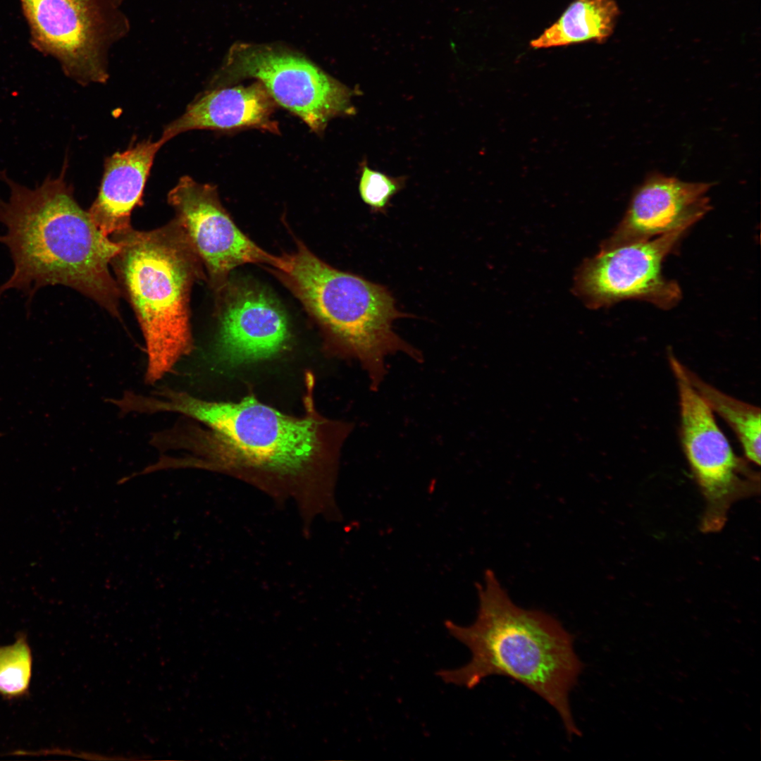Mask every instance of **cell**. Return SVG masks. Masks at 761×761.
Segmentation results:
<instances>
[{"label": "cell", "mask_w": 761, "mask_h": 761, "mask_svg": "<svg viewBox=\"0 0 761 761\" xmlns=\"http://www.w3.org/2000/svg\"><path fill=\"white\" fill-rule=\"evenodd\" d=\"M405 185V177H392L361 164L359 192L361 200L373 212L383 213L392 197Z\"/></svg>", "instance_id": "18"}, {"label": "cell", "mask_w": 761, "mask_h": 761, "mask_svg": "<svg viewBox=\"0 0 761 761\" xmlns=\"http://www.w3.org/2000/svg\"><path fill=\"white\" fill-rule=\"evenodd\" d=\"M32 45L82 85L105 83L113 45L130 33L115 0H20Z\"/></svg>", "instance_id": "6"}, {"label": "cell", "mask_w": 761, "mask_h": 761, "mask_svg": "<svg viewBox=\"0 0 761 761\" xmlns=\"http://www.w3.org/2000/svg\"><path fill=\"white\" fill-rule=\"evenodd\" d=\"M676 361L689 384L711 410L719 415L732 429L740 442L745 457L759 466L761 452L760 408L724 393L701 379L677 358Z\"/></svg>", "instance_id": "16"}, {"label": "cell", "mask_w": 761, "mask_h": 761, "mask_svg": "<svg viewBox=\"0 0 761 761\" xmlns=\"http://www.w3.org/2000/svg\"><path fill=\"white\" fill-rule=\"evenodd\" d=\"M144 408L148 413H179L206 426L180 424L158 435L160 448L192 452L168 457L170 468L230 474L278 502L291 498L307 526L319 516L340 517L335 487L351 423L322 417L310 402L305 415L295 417L252 396L239 402H212L172 389L147 397Z\"/></svg>", "instance_id": "1"}, {"label": "cell", "mask_w": 761, "mask_h": 761, "mask_svg": "<svg viewBox=\"0 0 761 761\" xmlns=\"http://www.w3.org/2000/svg\"><path fill=\"white\" fill-rule=\"evenodd\" d=\"M246 78L256 79L277 104L318 135L330 119L355 112L349 87L290 51L267 45H234L209 87H227Z\"/></svg>", "instance_id": "8"}, {"label": "cell", "mask_w": 761, "mask_h": 761, "mask_svg": "<svg viewBox=\"0 0 761 761\" xmlns=\"http://www.w3.org/2000/svg\"><path fill=\"white\" fill-rule=\"evenodd\" d=\"M168 202L175 211L174 219L205 267L216 293L225 285L236 267L271 263L273 255L260 248L235 225L223 206L216 186L184 175L168 192Z\"/></svg>", "instance_id": "10"}, {"label": "cell", "mask_w": 761, "mask_h": 761, "mask_svg": "<svg viewBox=\"0 0 761 761\" xmlns=\"http://www.w3.org/2000/svg\"><path fill=\"white\" fill-rule=\"evenodd\" d=\"M676 359L669 351L679 392L680 441L705 500L700 529L715 533L725 525L734 503L760 493V474L734 452L713 412L684 378Z\"/></svg>", "instance_id": "7"}, {"label": "cell", "mask_w": 761, "mask_h": 761, "mask_svg": "<svg viewBox=\"0 0 761 761\" xmlns=\"http://www.w3.org/2000/svg\"><path fill=\"white\" fill-rule=\"evenodd\" d=\"M619 14L614 0H574L551 26L530 42L533 49L604 42L613 32Z\"/></svg>", "instance_id": "15"}, {"label": "cell", "mask_w": 761, "mask_h": 761, "mask_svg": "<svg viewBox=\"0 0 761 761\" xmlns=\"http://www.w3.org/2000/svg\"><path fill=\"white\" fill-rule=\"evenodd\" d=\"M691 225H681L655 240L600 250L578 271L575 293L590 308L641 299L662 309L681 299L680 287L662 273L664 259Z\"/></svg>", "instance_id": "9"}, {"label": "cell", "mask_w": 761, "mask_h": 761, "mask_svg": "<svg viewBox=\"0 0 761 761\" xmlns=\"http://www.w3.org/2000/svg\"><path fill=\"white\" fill-rule=\"evenodd\" d=\"M276 106L259 81L249 86L209 87L164 127L160 139L166 143L193 130L256 128L278 134V124L273 119Z\"/></svg>", "instance_id": "13"}, {"label": "cell", "mask_w": 761, "mask_h": 761, "mask_svg": "<svg viewBox=\"0 0 761 761\" xmlns=\"http://www.w3.org/2000/svg\"><path fill=\"white\" fill-rule=\"evenodd\" d=\"M476 588L474 622L467 626L445 623L449 633L469 649L471 660L436 674L445 683L467 688L490 676L509 677L550 705L569 737L581 736L569 703L584 667L574 651V636L552 616L517 606L491 570Z\"/></svg>", "instance_id": "3"}, {"label": "cell", "mask_w": 761, "mask_h": 761, "mask_svg": "<svg viewBox=\"0 0 761 761\" xmlns=\"http://www.w3.org/2000/svg\"><path fill=\"white\" fill-rule=\"evenodd\" d=\"M67 163L57 177L47 175L33 188L0 171L8 195L0 197V244L13 263L0 285V299L9 290L23 293L30 304L47 286L63 285L120 316L122 293L109 265L120 245L104 235L78 204L65 179Z\"/></svg>", "instance_id": "2"}, {"label": "cell", "mask_w": 761, "mask_h": 761, "mask_svg": "<svg viewBox=\"0 0 761 761\" xmlns=\"http://www.w3.org/2000/svg\"><path fill=\"white\" fill-rule=\"evenodd\" d=\"M32 658L25 636L0 647V693L8 698L26 693L32 676Z\"/></svg>", "instance_id": "17"}, {"label": "cell", "mask_w": 761, "mask_h": 761, "mask_svg": "<svg viewBox=\"0 0 761 761\" xmlns=\"http://www.w3.org/2000/svg\"><path fill=\"white\" fill-rule=\"evenodd\" d=\"M711 183L649 175L633 192L627 210L601 250L648 241L681 225H692L710 209Z\"/></svg>", "instance_id": "12"}, {"label": "cell", "mask_w": 761, "mask_h": 761, "mask_svg": "<svg viewBox=\"0 0 761 761\" xmlns=\"http://www.w3.org/2000/svg\"><path fill=\"white\" fill-rule=\"evenodd\" d=\"M116 3L122 5L126 0H115Z\"/></svg>", "instance_id": "19"}, {"label": "cell", "mask_w": 761, "mask_h": 761, "mask_svg": "<svg viewBox=\"0 0 761 761\" xmlns=\"http://www.w3.org/2000/svg\"><path fill=\"white\" fill-rule=\"evenodd\" d=\"M164 144L160 138L144 140L106 159L99 193L87 211L104 235L132 228V211L142 204L154 157Z\"/></svg>", "instance_id": "14"}, {"label": "cell", "mask_w": 761, "mask_h": 761, "mask_svg": "<svg viewBox=\"0 0 761 761\" xmlns=\"http://www.w3.org/2000/svg\"><path fill=\"white\" fill-rule=\"evenodd\" d=\"M268 266L335 349L360 365L372 390L383 383L390 356L422 361L421 352L393 330V322L408 314L399 311L386 287L332 267L299 241L292 252L273 255Z\"/></svg>", "instance_id": "4"}, {"label": "cell", "mask_w": 761, "mask_h": 761, "mask_svg": "<svg viewBox=\"0 0 761 761\" xmlns=\"http://www.w3.org/2000/svg\"><path fill=\"white\" fill-rule=\"evenodd\" d=\"M219 330L214 358L240 364L278 352L289 337L287 316L277 302L247 282H229L217 292Z\"/></svg>", "instance_id": "11"}, {"label": "cell", "mask_w": 761, "mask_h": 761, "mask_svg": "<svg viewBox=\"0 0 761 761\" xmlns=\"http://www.w3.org/2000/svg\"><path fill=\"white\" fill-rule=\"evenodd\" d=\"M112 240L120 249L111 262L132 307L147 354L145 379L153 384L191 353L192 285L204 278L202 264L173 218L156 229H130Z\"/></svg>", "instance_id": "5"}]
</instances>
